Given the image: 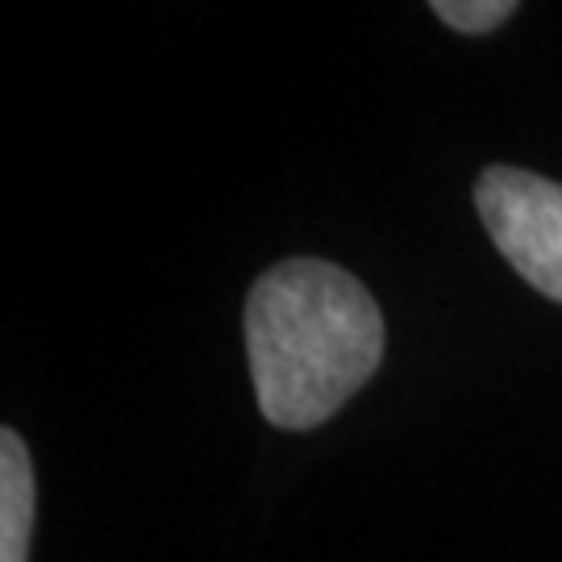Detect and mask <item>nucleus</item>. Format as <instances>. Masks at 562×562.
I'll list each match as a JSON object with an SVG mask.
<instances>
[{"label": "nucleus", "mask_w": 562, "mask_h": 562, "mask_svg": "<svg viewBox=\"0 0 562 562\" xmlns=\"http://www.w3.org/2000/svg\"><path fill=\"white\" fill-rule=\"evenodd\" d=\"M383 313L350 271L288 259L262 271L246 296V362L262 417L313 429L375 375Z\"/></svg>", "instance_id": "1"}, {"label": "nucleus", "mask_w": 562, "mask_h": 562, "mask_svg": "<svg viewBox=\"0 0 562 562\" xmlns=\"http://www.w3.org/2000/svg\"><path fill=\"white\" fill-rule=\"evenodd\" d=\"M475 209L513 271L562 304V183L521 167H487Z\"/></svg>", "instance_id": "2"}, {"label": "nucleus", "mask_w": 562, "mask_h": 562, "mask_svg": "<svg viewBox=\"0 0 562 562\" xmlns=\"http://www.w3.org/2000/svg\"><path fill=\"white\" fill-rule=\"evenodd\" d=\"M34 529V467L13 429L0 434V562H25Z\"/></svg>", "instance_id": "3"}, {"label": "nucleus", "mask_w": 562, "mask_h": 562, "mask_svg": "<svg viewBox=\"0 0 562 562\" xmlns=\"http://www.w3.org/2000/svg\"><path fill=\"white\" fill-rule=\"evenodd\" d=\"M434 13L450 25V30H462V34H487L517 13L513 0H438Z\"/></svg>", "instance_id": "4"}]
</instances>
